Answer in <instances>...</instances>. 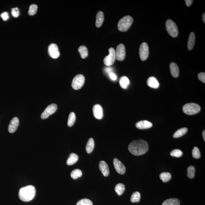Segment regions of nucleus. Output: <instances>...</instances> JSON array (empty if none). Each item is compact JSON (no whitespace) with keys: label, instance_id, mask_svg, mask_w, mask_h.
I'll list each match as a JSON object with an SVG mask.
<instances>
[{"label":"nucleus","instance_id":"7c9ffc66","mask_svg":"<svg viewBox=\"0 0 205 205\" xmlns=\"http://www.w3.org/2000/svg\"><path fill=\"white\" fill-rule=\"evenodd\" d=\"M141 198V195L139 192H137L133 193L131 198V201L132 203H137L140 201Z\"/></svg>","mask_w":205,"mask_h":205},{"label":"nucleus","instance_id":"c85d7f7f","mask_svg":"<svg viewBox=\"0 0 205 205\" xmlns=\"http://www.w3.org/2000/svg\"><path fill=\"white\" fill-rule=\"evenodd\" d=\"M76 115L75 113L71 112L69 115L68 120V125L69 127H71L74 125L76 121Z\"/></svg>","mask_w":205,"mask_h":205},{"label":"nucleus","instance_id":"4468645a","mask_svg":"<svg viewBox=\"0 0 205 205\" xmlns=\"http://www.w3.org/2000/svg\"><path fill=\"white\" fill-rule=\"evenodd\" d=\"M19 124V120L17 117H15L11 121L8 130L10 133H14L17 130Z\"/></svg>","mask_w":205,"mask_h":205},{"label":"nucleus","instance_id":"f8f14e48","mask_svg":"<svg viewBox=\"0 0 205 205\" xmlns=\"http://www.w3.org/2000/svg\"><path fill=\"white\" fill-rule=\"evenodd\" d=\"M114 168L116 171L120 174H124L126 171V168L124 166L118 159L115 158L113 161Z\"/></svg>","mask_w":205,"mask_h":205},{"label":"nucleus","instance_id":"423d86ee","mask_svg":"<svg viewBox=\"0 0 205 205\" xmlns=\"http://www.w3.org/2000/svg\"><path fill=\"white\" fill-rule=\"evenodd\" d=\"M84 82V76L81 74H78L73 79L71 86L75 90L79 89L83 87Z\"/></svg>","mask_w":205,"mask_h":205},{"label":"nucleus","instance_id":"b1692460","mask_svg":"<svg viewBox=\"0 0 205 205\" xmlns=\"http://www.w3.org/2000/svg\"><path fill=\"white\" fill-rule=\"evenodd\" d=\"M78 52L81 55V57L83 59L87 57L88 55V49L87 47L84 45L81 46L78 48Z\"/></svg>","mask_w":205,"mask_h":205},{"label":"nucleus","instance_id":"4c0bfd02","mask_svg":"<svg viewBox=\"0 0 205 205\" xmlns=\"http://www.w3.org/2000/svg\"><path fill=\"white\" fill-rule=\"evenodd\" d=\"M198 78L201 81L205 83V73L204 72H201L198 74Z\"/></svg>","mask_w":205,"mask_h":205},{"label":"nucleus","instance_id":"4be33fe9","mask_svg":"<svg viewBox=\"0 0 205 205\" xmlns=\"http://www.w3.org/2000/svg\"><path fill=\"white\" fill-rule=\"evenodd\" d=\"M94 141L92 138H90L87 142L86 147V151L87 153H90L92 152L94 149Z\"/></svg>","mask_w":205,"mask_h":205},{"label":"nucleus","instance_id":"bb28decb","mask_svg":"<svg viewBox=\"0 0 205 205\" xmlns=\"http://www.w3.org/2000/svg\"><path fill=\"white\" fill-rule=\"evenodd\" d=\"M160 177L163 182H167L171 180L172 176L169 172H164L160 174Z\"/></svg>","mask_w":205,"mask_h":205},{"label":"nucleus","instance_id":"39448f33","mask_svg":"<svg viewBox=\"0 0 205 205\" xmlns=\"http://www.w3.org/2000/svg\"><path fill=\"white\" fill-rule=\"evenodd\" d=\"M166 28L169 34L174 38L177 37L178 35V29L177 25L173 21L167 20L166 23Z\"/></svg>","mask_w":205,"mask_h":205},{"label":"nucleus","instance_id":"37998d69","mask_svg":"<svg viewBox=\"0 0 205 205\" xmlns=\"http://www.w3.org/2000/svg\"><path fill=\"white\" fill-rule=\"evenodd\" d=\"M202 18H203V21L205 23V13H204L202 15Z\"/></svg>","mask_w":205,"mask_h":205},{"label":"nucleus","instance_id":"f704fd0d","mask_svg":"<svg viewBox=\"0 0 205 205\" xmlns=\"http://www.w3.org/2000/svg\"><path fill=\"white\" fill-rule=\"evenodd\" d=\"M171 156L176 157H180L183 155V152L180 150L178 149H174L171 152Z\"/></svg>","mask_w":205,"mask_h":205},{"label":"nucleus","instance_id":"a878e982","mask_svg":"<svg viewBox=\"0 0 205 205\" xmlns=\"http://www.w3.org/2000/svg\"><path fill=\"white\" fill-rule=\"evenodd\" d=\"M188 131V129L184 127L178 129L173 135L174 138H178L185 134Z\"/></svg>","mask_w":205,"mask_h":205},{"label":"nucleus","instance_id":"0eeeda50","mask_svg":"<svg viewBox=\"0 0 205 205\" xmlns=\"http://www.w3.org/2000/svg\"><path fill=\"white\" fill-rule=\"evenodd\" d=\"M109 54L104 59V63L105 65L110 66L114 64L116 59V51L114 48H110L109 49Z\"/></svg>","mask_w":205,"mask_h":205},{"label":"nucleus","instance_id":"f257e3e1","mask_svg":"<svg viewBox=\"0 0 205 205\" xmlns=\"http://www.w3.org/2000/svg\"><path fill=\"white\" fill-rule=\"evenodd\" d=\"M149 149L148 142L142 140H134L132 142L129 146V152L136 156L144 154L148 151Z\"/></svg>","mask_w":205,"mask_h":205},{"label":"nucleus","instance_id":"58836bf2","mask_svg":"<svg viewBox=\"0 0 205 205\" xmlns=\"http://www.w3.org/2000/svg\"><path fill=\"white\" fill-rule=\"evenodd\" d=\"M1 17L4 21L7 20L9 18V13L7 12H4L1 15Z\"/></svg>","mask_w":205,"mask_h":205},{"label":"nucleus","instance_id":"412c9836","mask_svg":"<svg viewBox=\"0 0 205 205\" xmlns=\"http://www.w3.org/2000/svg\"><path fill=\"white\" fill-rule=\"evenodd\" d=\"M78 160V156L75 153H71L67 159V164L68 165H72L76 163Z\"/></svg>","mask_w":205,"mask_h":205},{"label":"nucleus","instance_id":"dca6fc26","mask_svg":"<svg viewBox=\"0 0 205 205\" xmlns=\"http://www.w3.org/2000/svg\"><path fill=\"white\" fill-rule=\"evenodd\" d=\"M136 126L140 129H148L152 127V124L148 121H141L137 122Z\"/></svg>","mask_w":205,"mask_h":205},{"label":"nucleus","instance_id":"e433bc0d","mask_svg":"<svg viewBox=\"0 0 205 205\" xmlns=\"http://www.w3.org/2000/svg\"><path fill=\"white\" fill-rule=\"evenodd\" d=\"M11 13L13 17H18L20 15L19 10L17 7L12 9Z\"/></svg>","mask_w":205,"mask_h":205},{"label":"nucleus","instance_id":"ea45409f","mask_svg":"<svg viewBox=\"0 0 205 205\" xmlns=\"http://www.w3.org/2000/svg\"><path fill=\"white\" fill-rule=\"evenodd\" d=\"M105 71H106V73L108 74H110L111 73H112L113 69L112 68L110 67H108L105 69Z\"/></svg>","mask_w":205,"mask_h":205},{"label":"nucleus","instance_id":"cd10ccee","mask_svg":"<svg viewBox=\"0 0 205 205\" xmlns=\"http://www.w3.org/2000/svg\"><path fill=\"white\" fill-rule=\"evenodd\" d=\"M125 187L123 184L121 183H118L115 187V190L118 195H121L125 191Z\"/></svg>","mask_w":205,"mask_h":205},{"label":"nucleus","instance_id":"9b49d317","mask_svg":"<svg viewBox=\"0 0 205 205\" xmlns=\"http://www.w3.org/2000/svg\"><path fill=\"white\" fill-rule=\"evenodd\" d=\"M48 52L49 56L53 59H57L60 56L58 47L56 44H51L48 47Z\"/></svg>","mask_w":205,"mask_h":205},{"label":"nucleus","instance_id":"79ce46f5","mask_svg":"<svg viewBox=\"0 0 205 205\" xmlns=\"http://www.w3.org/2000/svg\"><path fill=\"white\" fill-rule=\"evenodd\" d=\"M185 2L187 6L190 7L192 4L193 1H192V0H186V1H185Z\"/></svg>","mask_w":205,"mask_h":205},{"label":"nucleus","instance_id":"7ed1b4c3","mask_svg":"<svg viewBox=\"0 0 205 205\" xmlns=\"http://www.w3.org/2000/svg\"><path fill=\"white\" fill-rule=\"evenodd\" d=\"M133 17L130 16H126L119 20L118 28L121 32H126L129 29L133 23Z\"/></svg>","mask_w":205,"mask_h":205},{"label":"nucleus","instance_id":"c756f323","mask_svg":"<svg viewBox=\"0 0 205 205\" xmlns=\"http://www.w3.org/2000/svg\"><path fill=\"white\" fill-rule=\"evenodd\" d=\"M82 175L81 171L79 169H75L71 172V176L72 178L76 179L78 178L81 177Z\"/></svg>","mask_w":205,"mask_h":205},{"label":"nucleus","instance_id":"2eb2a0df","mask_svg":"<svg viewBox=\"0 0 205 205\" xmlns=\"http://www.w3.org/2000/svg\"><path fill=\"white\" fill-rule=\"evenodd\" d=\"M99 169L102 174L105 177L109 176L110 174L109 167L106 162L101 161L99 164Z\"/></svg>","mask_w":205,"mask_h":205},{"label":"nucleus","instance_id":"20e7f679","mask_svg":"<svg viewBox=\"0 0 205 205\" xmlns=\"http://www.w3.org/2000/svg\"><path fill=\"white\" fill-rule=\"evenodd\" d=\"M201 107L199 105L193 102L186 104L183 107V112L188 115L196 114L199 113Z\"/></svg>","mask_w":205,"mask_h":205},{"label":"nucleus","instance_id":"5701e85b","mask_svg":"<svg viewBox=\"0 0 205 205\" xmlns=\"http://www.w3.org/2000/svg\"><path fill=\"white\" fill-rule=\"evenodd\" d=\"M119 83L120 86L122 88L124 89H126L127 88L128 86L129 83V78L126 76L121 77L120 79Z\"/></svg>","mask_w":205,"mask_h":205},{"label":"nucleus","instance_id":"c03bdc74","mask_svg":"<svg viewBox=\"0 0 205 205\" xmlns=\"http://www.w3.org/2000/svg\"><path fill=\"white\" fill-rule=\"evenodd\" d=\"M203 138L204 139V141H205V130H204L203 131Z\"/></svg>","mask_w":205,"mask_h":205},{"label":"nucleus","instance_id":"c9c22d12","mask_svg":"<svg viewBox=\"0 0 205 205\" xmlns=\"http://www.w3.org/2000/svg\"><path fill=\"white\" fill-rule=\"evenodd\" d=\"M76 205H93V203L89 199H83L79 200L77 203Z\"/></svg>","mask_w":205,"mask_h":205},{"label":"nucleus","instance_id":"6ab92c4d","mask_svg":"<svg viewBox=\"0 0 205 205\" xmlns=\"http://www.w3.org/2000/svg\"><path fill=\"white\" fill-rule=\"evenodd\" d=\"M104 19V15L102 11H99L97 13L96 20V26L97 28H100L102 25Z\"/></svg>","mask_w":205,"mask_h":205},{"label":"nucleus","instance_id":"ddd939ff","mask_svg":"<svg viewBox=\"0 0 205 205\" xmlns=\"http://www.w3.org/2000/svg\"><path fill=\"white\" fill-rule=\"evenodd\" d=\"M93 113L94 116L98 119H101L103 117V110L100 105L97 104L93 108Z\"/></svg>","mask_w":205,"mask_h":205},{"label":"nucleus","instance_id":"72a5a7b5","mask_svg":"<svg viewBox=\"0 0 205 205\" xmlns=\"http://www.w3.org/2000/svg\"><path fill=\"white\" fill-rule=\"evenodd\" d=\"M192 156L193 158L198 159L201 157L200 150L197 147H194L192 150Z\"/></svg>","mask_w":205,"mask_h":205},{"label":"nucleus","instance_id":"9d476101","mask_svg":"<svg viewBox=\"0 0 205 205\" xmlns=\"http://www.w3.org/2000/svg\"><path fill=\"white\" fill-rule=\"evenodd\" d=\"M126 52L125 46L123 44H120L117 46L116 51V59L119 61H122L124 59Z\"/></svg>","mask_w":205,"mask_h":205},{"label":"nucleus","instance_id":"1a4fd4ad","mask_svg":"<svg viewBox=\"0 0 205 205\" xmlns=\"http://www.w3.org/2000/svg\"><path fill=\"white\" fill-rule=\"evenodd\" d=\"M139 55L140 59L142 61H144L148 59L149 55V48L146 43H142L140 45Z\"/></svg>","mask_w":205,"mask_h":205},{"label":"nucleus","instance_id":"f3484780","mask_svg":"<svg viewBox=\"0 0 205 205\" xmlns=\"http://www.w3.org/2000/svg\"><path fill=\"white\" fill-rule=\"evenodd\" d=\"M170 71L172 76L177 78L179 76V70L178 66L176 63H171L170 64Z\"/></svg>","mask_w":205,"mask_h":205},{"label":"nucleus","instance_id":"6e6552de","mask_svg":"<svg viewBox=\"0 0 205 205\" xmlns=\"http://www.w3.org/2000/svg\"><path fill=\"white\" fill-rule=\"evenodd\" d=\"M57 109V105L56 104H51L49 105L42 113L41 116V118L42 119H46L49 116L55 113Z\"/></svg>","mask_w":205,"mask_h":205},{"label":"nucleus","instance_id":"a19ab883","mask_svg":"<svg viewBox=\"0 0 205 205\" xmlns=\"http://www.w3.org/2000/svg\"><path fill=\"white\" fill-rule=\"evenodd\" d=\"M110 76L111 79H112L113 81H115L117 79V77L116 75L113 73H111L110 74H109Z\"/></svg>","mask_w":205,"mask_h":205},{"label":"nucleus","instance_id":"473e14b6","mask_svg":"<svg viewBox=\"0 0 205 205\" xmlns=\"http://www.w3.org/2000/svg\"><path fill=\"white\" fill-rule=\"evenodd\" d=\"M38 7L36 4H32L29 7L28 14L30 16H33L36 14L37 10Z\"/></svg>","mask_w":205,"mask_h":205},{"label":"nucleus","instance_id":"393cba45","mask_svg":"<svg viewBox=\"0 0 205 205\" xmlns=\"http://www.w3.org/2000/svg\"><path fill=\"white\" fill-rule=\"evenodd\" d=\"M180 201L176 198L167 199L163 203L162 205H180Z\"/></svg>","mask_w":205,"mask_h":205},{"label":"nucleus","instance_id":"2f4dec72","mask_svg":"<svg viewBox=\"0 0 205 205\" xmlns=\"http://www.w3.org/2000/svg\"><path fill=\"white\" fill-rule=\"evenodd\" d=\"M195 167L191 166L187 169V176L190 179L193 178L195 176Z\"/></svg>","mask_w":205,"mask_h":205},{"label":"nucleus","instance_id":"f03ea898","mask_svg":"<svg viewBox=\"0 0 205 205\" xmlns=\"http://www.w3.org/2000/svg\"><path fill=\"white\" fill-rule=\"evenodd\" d=\"M36 194V189L34 186L29 185L20 189L19 192V197L23 201L28 202L34 198Z\"/></svg>","mask_w":205,"mask_h":205},{"label":"nucleus","instance_id":"aec40b11","mask_svg":"<svg viewBox=\"0 0 205 205\" xmlns=\"http://www.w3.org/2000/svg\"><path fill=\"white\" fill-rule=\"evenodd\" d=\"M195 34L193 32L190 33L188 41L187 47L189 50H191L195 45Z\"/></svg>","mask_w":205,"mask_h":205},{"label":"nucleus","instance_id":"a211bd4d","mask_svg":"<svg viewBox=\"0 0 205 205\" xmlns=\"http://www.w3.org/2000/svg\"><path fill=\"white\" fill-rule=\"evenodd\" d=\"M147 84L150 87L154 89L158 88L159 83L158 81L154 77L152 76L148 78L147 81Z\"/></svg>","mask_w":205,"mask_h":205}]
</instances>
